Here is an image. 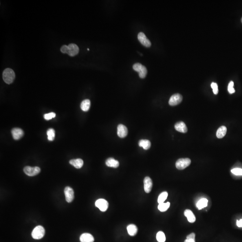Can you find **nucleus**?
<instances>
[{
  "label": "nucleus",
  "instance_id": "13",
  "mask_svg": "<svg viewBox=\"0 0 242 242\" xmlns=\"http://www.w3.org/2000/svg\"><path fill=\"white\" fill-rule=\"evenodd\" d=\"M175 127V130L179 132L185 133L188 131V128L183 122H179L176 123Z\"/></svg>",
  "mask_w": 242,
  "mask_h": 242
},
{
  "label": "nucleus",
  "instance_id": "36",
  "mask_svg": "<svg viewBox=\"0 0 242 242\" xmlns=\"http://www.w3.org/2000/svg\"><path fill=\"white\" fill-rule=\"evenodd\" d=\"M241 22H242V18H241Z\"/></svg>",
  "mask_w": 242,
  "mask_h": 242
},
{
  "label": "nucleus",
  "instance_id": "31",
  "mask_svg": "<svg viewBox=\"0 0 242 242\" xmlns=\"http://www.w3.org/2000/svg\"><path fill=\"white\" fill-rule=\"evenodd\" d=\"M234 83L233 81H230V82L229 83L228 91L230 94H233L235 92V90L234 88Z\"/></svg>",
  "mask_w": 242,
  "mask_h": 242
},
{
  "label": "nucleus",
  "instance_id": "11",
  "mask_svg": "<svg viewBox=\"0 0 242 242\" xmlns=\"http://www.w3.org/2000/svg\"><path fill=\"white\" fill-rule=\"evenodd\" d=\"M68 51L67 54L72 57L76 55L79 52V48L76 44H71L68 45Z\"/></svg>",
  "mask_w": 242,
  "mask_h": 242
},
{
  "label": "nucleus",
  "instance_id": "30",
  "mask_svg": "<svg viewBox=\"0 0 242 242\" xmlns=\"http://www.w3.org/2000/svg\"><path fill=\"white\" fill-rule=\"evenodd\" d=\"M231 172L235 175H242V169L240 168H234L232 169Z\"/></svg>",
  "mask_w": 242,
  "mask_h": 242
},
{
  "label": "nucleus",
  "instance_id": "34",
  "mask_svg": "<svg viewBox=\"0 0 242 242\" xmlns=\"http://www.w3.org/2000/svg\"><path fill=\"white\" fill-rule=\"evenodd\" d=\"M68 51V47L66 45H64L60 48V51L63 54H67Z\"/></svg>",
  "mask_w": 242,
  "mask_h": 242
},
{
  "label": "nucleus",
  "instance_id": "16",
  "mask_svg": "<svg viewBox=\"0 0 242 242\" xmlns=\"http://www.w3.org/2000/svg\"><path fill=\"white\" fill-rule=\"evenodd\" d=\"M69 162V164L74 166L76 169H80L81 168L83 165V160L80 158L70 160Z\"/></svg>",
  "mask_w": 242,
  "mask_h": 242
},
{
  "label": "nucleus",
  "instance_id": "26",
  "mask_svg": "<svg viewBox=\"0 0 242 242\" xmlns=\"http://www.w3.org/2000/svg\"><path fill=\"white\" fill-rule=\"evenodd\" d=\"M157 240L158 242H165L166 241V236L162 231L158 232L156 236Z\"/></svg>",
  "mask_w": 242,
  "mask_h": 242
},
{
  "label": "nucleus",
  "instance_id": "15",
  "mask_svg": "<svg viewBox=\"0 0 242 242\" xmlns=\"http://www.w3.org/2000/svg\"><path fill=\"white\" fill-rule=\"evenodd\" d=\"M81 242H94V239L91 234L89 233H83L80 237Z\"/></svg>",
  "mask_w": 242,
  "mask_h": 242
},
{
  "label": "nucleus",
  "instance_id": "12",
  "mask_svg": "<svg viewBox=\"0 0 242 242\" xmlns=\"http://www.w3.org/2000/svg\"><path fill=\"white\" fill-rule=\"evenodd\" d=\"M12 136L15 140H19L24 135V132L22 129L19 128H13L11 131Z\"/></svg>",
  "mask_w": 242,
  "mask_h": 242
},
{
  "label": "nucleus",
  "instance_id": "35",
  "mask_svg": "<svg viewBox=\"0 0 242 242\" xmlns=\"http://www.w3.org/2000/svg\"><path fill=\"white\" fill-rule=\"evenodd\" d=\"M236 224L238 227H242V219L239 221L237 220Z\"/></svg>",
  "mask_w": 242,
  "mask_h": 242
},
{
  "label": "nucleus",
  "instance_id": "6",
  "mask_svg": "<svg viewBox=\"0 0 242 242\" xmlns=\"http://www.w3.org/2000/svg\"><path fill=\"white\" fill-rule=\"evenodd\" d=\"M183 100V96L179 94L173 95L170 98L169 104L171 106H175L179 104Z\"/></svg>",
  "mask_w": 242,
  "mask_h": 242
},
{
  "label": "nucleus",
  "instance_id": "17",
  "mask_svg": "<svg viewBox=\"0 0 242 242\" xmlns=\"http://www.w3.org/2000/svg\"><path fill=\"white\" fill-rule=\"evenodd\" d=\"M184 215L188 218V220L190 223H194L195 221L196 218L192 212L189 209H186L184 211Z\"/></svg>",
  "mask_w": 242,
  "mask_h": 242
},
{
  "label": "nucleus",
  "instance_id": "19",
  "mask_svg": "<svg viewBox=\"0 0 242 242\" xmlns=\"http://www.w3.org/2000/svg\"><path fill=\"white\" fill-rule=\"evenodd\" d=\"M227 131V128L226 126H221L218 128L217 131V137L218 139H221L225 136Z\"/></svg>",
  "mask_w": 242,
  "mask_h": 242
},
{
  "label": "nucleus",
  "instance_id": "23",
  "mask_svg": "<svg viewBox=\"0 0 242 242\" xmlns=\"http://www.w3.org/2000/svg\"><path fill=\"white\" fill-rule=\"evenodd\" d=\"M168 197V193L166 192H163L159 195L157 201L159 204L164 203Z\"/></svg>",
  "mask_w": 242,
  "mask_h": 242
},
{
  "label": "nucleus",
  "instance_id": "4",
  "mask_svg": "<svg viewBox=\"0 0 242 242\" xmlns=\"http://www.w3.org/2000/svg\"><path fill=\"white\" fill-rule=\"evenodd\" d=\"M24 173L29 176H34L39 174L41 172V169L39 167H31L28 166L23 169Z\"/></svg>",
  "mask_w": 242,
  "mask_h": 242
},
{
  "label": "nucleus",
  "instance_id": "33",
  "mask_svg": "<svg viewBox=\"0 0 242 242\" xmlns=\"http://www.w3.org/2000/svg\"><path fill=\"white\" fill-rule=\"evenodd\" d=\"M211 87L212 88L213 94L215 95L217 94L218 93V89L217 83L215 82H212L211 85Z\"/></svg>",
  "mask_w": 242,
  "mask_h": 242
},
{
  "label": "nucleus",
  "instance_id": "29",
  "mask_svg": "<svg viewBox=\"0 0 242 242\" xmlns=\"http://www.w3.org/2000/svg\"><path fill=\"white\" fill-rule=\"evenodd\" d=\"M143 66V65H142L140 63H135L133 65V69H134V71L136 72H138L139 73V72H140L141 69H142Z\"/></svg>",
  "mask_w": 242,
  "mask_h": 242
},
{
  "label": "nucleus",
  "instance_id": "32",
  "mask_svg": "<svg viewBox=\"0 0 242 242\" xmlns=\"http://www.w3.org/2000/svg\"><path fill=\"white\" fill-rule=\"evenodd\" d=\"M56 114L54 112L50 113L44 115V118L46 120H50L55 117Z\"/></svg>",
  "mask_w": 242,
  "mask_h": 242
},
{
  "label": "nucleus",
  "instance_id": "7",
  "mask_svg": "<svg viewBox=\"0 0 242 242\" xmlns=\"http://www.w3.org/2000/svg\"><path fill=\"white\" fill-rule=\"evenodd\" d=\"M64 193L66 200L68 203H71L74 199V192L72 188L67 187L64 189Z\"/></svg>",
  "mask_w": 242,
  "mask_h": 242
},
{
  "label": "nucleus",
  "instance_id": "20",
  "mask_svg": "<svg viewBox=\"0 0 242 242\" xmlns=\"http://www.w3.org/2000/svg\"><path fill=\"white\" fill-rule=\"evenodd\" d=\"M138 144L140 147H142L145 150H148L151 147V142L148 140H141Z\"/></svg>",
  "mask_w": 242,
  "mask_h": 242
},
{
  "label": "nucleus",
  "instance_id": "28",
  "mask_svg": "<svg viewBox=\"0 0 242 242\" xmlns=\"http://www.w3.org/2000/svg\"><path fill=\"white\" fill-rule=\"evenodd\" d=\"M195 234L194 233H192L187 236V239L184 241V242H195Z\"/></svg>",
  "mask_w": 242,
  "mask_h": 242
},
{
  "label": "nucleus",
  "instance_id": "22",
  "mask_svg": "<svg viewBox=\"0 0 242 242\" xmlns=\"http://www.w3.org/2000/svg\"><path fill=\"white\" fill-rule=\"evenodd\" d=\"M208 201L206 198H203L200 199L197 204V207L199 210L202 209L204 208L207 206Z\"/></svg>",
  "mask_w": 242,
  "mask_h": 242
},
{
  "label": "nucleus",
  "instance_id": "1",
  "mask_svg": "<svg viewBox=\"0 0 242 242\" xmlns=\"http://www.w3.org/2000/svg\"><path fill=\"white\" fill-rule=\"evenodd\" d=\"M2 77L4 82L8 85H10L15 79V73L11 69L7 68L3 72Z\"/></svg>",
  "mask_w": 242,
  "mask_h": 242
},
{
  "label": "nucleus",
  "instance_id": "25",
  "mask_svg": "<svg viewBox=\"0 0 242 242\" xmlns=\"http://www.w3.org/2000/svg\"><path fill=\"white\" fill-rule=\"evenodd\" d=\"M47 134L48 135V140L51 141H53L54 139L55 135L54 130L52 128H50L47 131Z\"/></svg>",
  "mask_w": 242,
  "mask_h": 242
},
{
  "label": "nucleus",
  "instance_id": "10",
  "mask_svg": "<svg viewBox=\"0 0 242 242\" xmlns=\"http://www.w3.org/2000/svg\"><path fill=\"white\" fill-rule=\"evenodd\" d=\"M117 134L118 136L120 138H124L128 134L127 128L124 125L122 124H119L118 126Z\"/></svg>",
  "mask_w": 242,
  "mask_h": 242
},
{
  "label": "nucleus",
  "instance_id": "5",
  "mask_svg": "<svg viewBox=\"0 0 242 242\" xmlns=\"http://www.w3.org/2000/svg\"><path fill=\"white\" fill-rule=\"evenodd\" d=\"M95 206L101 211L105 212L107 210L109 207V203L107 201L103 199H100L96 201Z\"/></svg>",
  "mask_w": 242,
  "mask_h": 242
},
{
  "label": "nucleus",
  "instance_id": "2",
  "mask_svg": "<svg viewBox=\"0 0 242 242\" xmlns=\"http://www.w3.org/2000/svg\"><path fill=\"white\" fill-rule=\"evenodd\" d=\"M45 234V230L41 226H36L32 232V236L34 239H40L44 237Z\"/></svg>",
  "mask_w": 242,
  "mask_h": 242
},
{
  "label": "nucleus",
  "instance_id": "9",
  "mask_svg": "<svg viewBox=\"0 0 242 242\" xmlns=\"http://www.w3.org/2000/svg\"><path fill=\"white\" fill-rule=\"evenodd\" d=\"M144 191L147 193H150L153 188V181L151 178L149 177H146L144 179Z\"/></svg>",
  "mask_w": 242,
  "mask_h": 242
},
{
  "label": "nucleus",
  "instance_id": "37",
  "mask_svg": "<svg viewBox=\"0 0 242 242\" xmlns=\"http://www.w3.org/2000/svg\"><path fill=\"white\" fill-rule=\"evenodd\" d=\"M87 50H89V49H87Z\"/></svg>",
  "mask_w": 242,
  "mask_h": 242
},
{
  "label": "nucleus",
  "instance_id": "21",
  "mask_svg": "<svg viewBox=\"0 0 242 242\" xmlns=\"http://www.w3.org/2000/svg\"><path fill=\"white\" fill-rule=\"evenodd\" d=\"M91 102L90 100L88 99H86L83 100L81 102L80 104V108L83 111H88L90 107Z\"/></svg>",
  "mask_w": 242,
  "mask_h": 242
},
{
  "label": "nucleus",
  "instance_id": "27",
  "mask_svg": "<svg viewBox=\"0 0 242 242\" xmlns=\"http://www.w3.org/2000/svg\"><path fill=\"white\" fill-rule=\"evenodd\" d=\"M139 76L140 78H144L146 77L147 74V69L145 66H143L142 69L139 72Z\"/></svg>",
  "mask_w": 242,
  "mask_h": 242
},
{
  "label": "nucleus",
  "instance_id": "14",
  "mask_svg": "<svg viewBox=\"0 0 242 242\" xmlns=\"http://www.w3.org/2000/svg\"><path fill=\"white\" fill-rule=\"evenodd\" d=\"M105 164L107 166L113 168H117L119 166V162L112 157L109 158L108 159H107L105 162Z\"/></svg>",
  "mask_w": 242,
  "mask_h": 242
},
{
  "label": "nucleus",
  "instance_id": "24",
  "mask_svg": "<svg viewBox=\"0 0 242 242\" xmlns=\"http://www.w3.org/2000/svg\"><path fill=\"white\" fill-rule=\"evenodd\" d=\"M170 206V203L167 202L166 203H163L159 204L158 206V208L161 212H165L169 208Z\"/></svg>",
  "mask_w": 242,
  "mask_h": 242
},
{
  "label": "nucleus",
  "instance_id": "18",
  "mask_svg": "<svg viewBox=\"0 0 242 242\" xmlns=\"http://www.w3.org/2000/svg\"><path fill=\"white\" fill-rule=\"evenodd\" d=\"M127 230L129 235L133 236L136 235L137 234L138 228L135 225L131 224L127 226Z\"/></svg>",
  "mask_w": 242,
  "mask_h": 242
},
{
  "label": "nucleus",
  "instance_id": "3",
  "mask_svg": "<svg viewBox=\"0 0 242 242\" xmlns=\"http://www.w3.org/2000/svg\"><path fill=\"white\" fill-rule=\"evenodd\" d=\"M191 161L189 158H181L176 162V167L179 170H183L190 165Z\"/></svg>",
  "mask_w": 242,
  "mask_h": 242
},
{
  "label": "nucleus",
  "instance_id": "8",
  "mask_svg": "<svg viewBox=\"0 0 242 242\" xmlns=\"http://www.w3.org/2000/svg\"><path fill=\"white\" fill-rule=\"evenodd\" d=\"M138 39L141 44L145 47L147 48L151 47V42L147 38L145 34L142 32H140L138 34Z\"/></svg>",
  "mask_w": 242,
  "mask_h": 242
}]
</instances>
